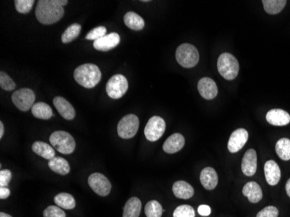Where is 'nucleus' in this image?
<instances>
[{
    "instance_id": "obj_2",
    "label": "nucleus",
    "mask_w": 290,
    "mask_h": 217,
    "mask_svg": "<svg viewBox=\"0 0 290 217\" xmlns=\"http://www.w3.org/2000/svg\"><path fill=\"white\" fill-rule=\"evenodd\" d=\"M102 74L96 65L85 64L80 65L74 72V78L77 83L85 88H93L98 84Z\"/></svg>"
},
{
    "instance_id": "obj_20",
    "label": "nucleus",
    "mask_w": 290,
    "mask_h": 217,
    "mask_svg": "<svg viewBox=\"0 0 290 217\" xmlns=\"http://www.w3.org/2000/svg\"><path fill=\"white\" fill-rule=\"evenodd\" d=\"M200 181L206 190H214L218 183V176L213 168L207 167L201 170Z\"/></svg>"
},
{
    "instance_id": "obj_27",
    "label": "nucleus",
    "mask_w": 290,
    "mask_h": 217,
    "mask_svg": "<svg viewBox=\"0 0 290 217\" xmlns=\"http://www.w3.org/2000/svg\"><path fill=\"white\" fill-rule=\"evenodd\" d=\"M55 204L58 207L65 210H72L76 207V201L72 195L68 193H60L54 197Z\"/></svg>"
},
{
    "instance_id": "obj_41",
    "label": "nucleus",
    "mask_w": 290,
    "mask_h": 217,
    "mask_svg": "<svg viewBox=\"0 0 290 217\" xmlns=\"http://www.w3.org/2000/svg\"><path fill=\"white\" fill-rule=\"evenodd\" d=\"M3 132H4V127H3V123L0 122V138H2L3 136Z\"/></svg>"
},
{
    "instance_id": "obj_34",
    "label": "nucleus",
    "mask_w": 290,
    "mask_h": 217,
    "mask_svg": "<svg viewBox=\"0 0 290 217\" xmlns=\"http://www.w3.org/2000/svg\"><path fill=\"white\" fill-rule=\"evenodd\" d=\"M194 209L190 205H181L175 210L173 217H194Z\"/></svg>"
},
{
    "instance_id": "obj_30",
    "label": "nucleus",
    "mask_w": 290,
    "mask_h": 217,
    "mask_svg": "<svg viewBox=\"0 0 290 217\" xmlns=\"http://www.w3.org/2000/svg\"><path fill=\"white\" fill-rule=\"evenodd\" d=\"M81 29L82 26L79 24H72V25H70L62 35V42L64 44H68L70 42L75 40L80 34Z\"/></svg>"
},
{
    "instance_id": "obj_42",
    "label": "nucleus",
    "mask_w": 290,
    "mask_h": 217,
    "mask_svg": "<svg viewBox=\"0 0 290 217\" xmlns=\"http://www.w3.org/2000/svg\"><path fill=\"white\" fill-rule=\"evenodd\" d=\"M286 191H287L288 196L290 197V178L286 183Z\"/></svg>"
},
{
    "instance_id": "obj_33",
    "label": "nucleus",
    "mask_w": 290,
    "mask_h": 217,
    "mask_svg": "<svg viewBox=\"0 0 290 217\" xmlns=\"http://www.w3.org/2000/svg\"><path fill=\"white\" fill-rule=\"evenodd\" d=\"M0 86L6 92H11L16 87V84L8 76V74H6L5 72H0Z\"/></svg>"
},
{
    "instance_id": "obj_5",
    "label": "nucleus",
    "mask_w": 290,
    "mask_h": 217,
    "mask_svg": "<svg viewBox=\"0 0 290 217\" xmlns=\"http://www.w3.org/2000/svg\"><path fill=\"white\" fill-rule=\"evenodd\" d=\"M50 142L51 146L62 154L69 155L75 150V140L71 134L63 130L52 133L50 136Z\"/></svg>"
},
{
    "instance_id": "obj_26",
    "label": "nucleus",
    "mask_w": 290,
    "mask_h": 217,
    "mask_svg": "<svg viewBox=\"0 0 290 217\" xmlns=\"http://www.w3.org/2000/svg\"><path fill=\"white\" fill-rule=\"evenodd\" d=\"M31 113L35 117L43 120H48L51 118L53 115V112L51 107L45 103L39 102L35 104L31 108Z\"/></svg>"
},
{
    "instance_id": "obj_7",
    "label": "nucleus",
    "mask_w": 290,
    "mask_h": 217,
    "mask_svg": "<svg viewBox=\"0 0 290 217\" xmlns=\"http://www.w3.org/2000/svg\"><path fill=\"white\" fill-rule=\"evenodd\" d=\"M129 88L128 81L123 75H114L106 85V92L110 99H119L123 97Z\"/></svg>"
},
{
    "instance_id": "obj_37",
    "label": "nucleus",
    "mask_w": 290,
    "mask_h": 217,
    "mask_svg": "<svg viewBox=\"0 0 290 217\" xmlns=\"http://www.w3.org/2000/svg\"><path fill=\"white\" fill-rule=\"evenodd\" d=\"M279 211L274 206H268L260 211L256 217H278Z\"/></svg>"
},
{
    "instance_id": "obj_17",
    "label": "nucleus",
    "mask_w": 290,
    "mask_h": 217,
    "mask_svg": "<svg viewBox=\"0 0 290 217\" xmlns=\"http://www.w3.org/2000/svg\"><path fill=\"white\" fill-rule=\"evenodd\" d=\"M53 105L58 113L66 120H72L75 117V109L73 106L62 97H56L53 99Z\"/></svg>"
},
{
    "instance_id": "obj_29",
    "label": "nucleus",
    "mask_w": 290,
    "mask_h": 217,
    "mask_svg": "<svg viewBox=\"0 0 290 217\" xmlns=\"http://www.w3.org/2000/svg\"><path fill=\"white\" fill-rule=\"evenodd\" d=\"M276 151L281 159L284 161L290 160V140L282 138L276 145Z\"/></svg>"
},
{
    "instance_id": "obj_3",
    "label": "nucleus",
    "mask_w": 290,
    "mask_h": 217,
    "mask_svg": "<svg viewBox=\"0 0 290 217\" xmlns=\"http://www.w3.org/2000/svg\"><path fill=\"white\" fill-rule=\"evenodd\" d=\"M217 69L222 78L227 80H233L239 72V63L232 54L225 52L219 57Z\"/></svg>"
},
{
    "instance_id": "obj_4",
    "label": "nucleus",
    "mask_w": 290,
    "mask_h": 217,
    "mask_svg": "<svg viewBox=\"0 0 290 217\" xmlns=\"http://www.w3.org/2000/svg\"><path fill=\"white\" fill-rule=\"evenodd\" d=\"M176 58L178 64L185 68H192L199 62V52L193 44H183L176 51Z\"/></svg>"
},
{
    "instance_id": "obj_24",
    "label": "nucleus",
    "mask_w": 290,
    "mask_h": 217,
    "mask_svg": "<svg viewBox=\"0 0 290 217\" xmlns=\"http://www.w3.org/2000/svg\"><path fill=\"white\" fill-rule=\"evenodd\" d=\"M123 21L127 27L134 31H141L142 29H144L145 25L144 18L133 11L127 12L123 17Z\"/></svg>"
},
{
    "instance_id": "obj_25",
    "label": "nucleus",
    "mask_w": 290,
    "mask_h": 217,
    "mask_svg": "<svg viewBox=\"0 0 290 217\" xmlns=\"http://www.w3.org/2000/svg\"><path fill=\"white\" fill-rule=\"evenodd\" d=\"M32 150H33V152L36 153L38 156H42L43 158L49 160V161L52 159V158H54L55 156H56L53 147H51V145H49V144L44 143V142H40V141L35 142L33 143Z\"/></svg>"
},
{
    "instance_id": "obj_10",
    "label": "nucleus",
    "mask_w": 290,
    "mask_h": 217,
    "mask_svg": "<svg viewBox=\"0 0 290 217\" xmlns=\"http://www.w3.org/2000/svg\"><path fill=\"white\" fill-rule=\"evenodd\" d=\"M89 186L100 197H106L111 190V184L102 174L93 173L88 178Z\"/></svg>"
},
{
    "instance_id": "obj_1",
    "label": "nucleus",
    "mask_w": 290,
    "mask_h": 217,
    "mask_svg": "<svg viewBox=\"0 0 290 217\" xmlns=\"http://www.w3.org/2000/svg\"><path fill=\"white\" fill-rule=\"evenodd\" d=\"M36 17L43 24H52L60 20L65 10L58 0H39L36 7Z\"/></svg>"
},
{
    "instance_id": "obj_23",
    "label": "nucleus",
    "mask_w": 290,
    "mask_h": 217,
    "mask_svg": "<svg viewBox=\"0 0 290 217\" xmlns=\"http://www.w3.org/2000/svg\"><path fill=\"white\" fill-rule=\"evenodd\" d=\"M142 210V203L137 197H131L127 201L123 208V217H139Z\"/></svg>"
},
{
    "instance_id": "obj_21",
    "label": "nucleus",
    "mask_w": 290,
    "mask_h": 217,
    "mask_svg": "<svg viewBox=\"0 0 290 217\" xmlns=\"http://www.w3.org/2000/svg\"><path fill=\"white\" fill-rule=\"evenodd\" d=\"M173 193L176 197L180 199H190L194 196V189L190 183L185 181L176 182L172 188Z\"/></svg>"
},
{
    "instance_id": "obj_15",
    "label": "nucleus",
    "mask_w": 290,
    "mask_h": 217,
    "mask_svg": "<svg viewBox=\"0 0 290 217\" xmlns=\"http://www.w3.org/2000/svg\"><path fill=\"white\" fill-rule=\"evenodd\" d=\"M267 121L275 126H285L290 122V115L281 108H273L267 113Z\"/></svg>"
},
{
    "instance_id": "obj_22",
    "label": "nucleus",
    "mask_w": 290,
    "mask_h": 217,
    "mask_svg": "<svg viewBox=\"0 0 290 217\" xmlns=\"http://www.w3.org/2000/svg\"><path fill=\"white\" fill-rule=\"evenodd\" d=\"M48 166L53 172L59 174L61 176L68 175L71 170L68 162L60 156H55L54 158L50 160Z\"/></svg>"
},
{
    "instance_id": "obj_18",
    "label": "nucleus",
    "mask_w": 290,
    "mask_h": 217,
    "mask_svg": "<svg viewBox=\"0 0 290 217\" xmlns=\"http://www.w3.org/2000/svg\"><path fill=\"white\" fill-rule=\"evenodd\" d=\"M264 173H265L267 183L271 186H275L279 183L281 179L280 168L273 160H270L265 163Z\"/></svg>"
},
{
    "instance_id": "obj_32",
    "label": "nucleus",
    "mask_w": 290,
    "mask_h": 217,
    "mask_svg": "<svg viewBox=\"0 0 290 217\" xmlns=\"http://www.w3.org/2000/svg\"><path fill=\"white\" fill-rule=\"evenodd\" d=\"M14 3L19 13L26 14L31 11L35 2L34 0H15Z\"/></svg>"
},
{
    "instance_id": "obj_31",
    "label": "nucleus",
    "mask_w": 290,
    "mask_h": 217,
    "mask_svg": "<svg viewBox=\"0 0 290 217\" xmlns=\"http://www.w3.org/2000/svg\"><path fill=\"white\" fill-rule=\"evenodd\" d=\"M163 212V207L157 201H150L145 206V215L147 217H161Z\"/></svg>"
},
{
    "instance_id": "obj_28",
    "label": "nucleus",
    "mask_w": 290,
    "mask_h": 217,
    "mask_svg": "<svg viewBox=\"0 0 290 217\" xmlns=\"http://www.w3.org/2000/svg\"><path fill=\"white\" fill-rule=\"evenodd\" d=\"M287 3L286 0H263L264 10L269 14H277L282 11Z\"/></svg>"
},
{
    "instance_id": "obj_9",
    "label": "nucleus",
    "mask_w": 290,
    "mask_h": 217,
    "mask_svg": "<svg viewBox=\"0 0 290 217\" xmlns=\"http://www.w3.org/2000/svg\"><path fill=\"white\" fill-rule=\"evenodd\" d=\"M166 123L164 119L158 115L152 116L147 122L144 128V135L150 142H156L165 132Z\"/></svg>"
},
{
    "instance_id": "obj_13",
    "label": "nucleus",
    "mask_w": 290,
    "mask_h": 217,
    "mask_svg": "<svg viewBox=\"0 0 290 217\" xmlns=\"http://www.w3.org/2000/svg\"><path fill=\"white\" fill-rule=\"evenodd\" d=\"M120 43V36L116 32H111L104 37L94 41L93 47L100 51H109L116 47Z\"/></svg>"
},
{
    "instance_id": "obj_8",
    "label": "nucleus",
    "mask_w": 290,
    "mask_h": 217,
    "mask_svg": "<svg viewBox=\"0 0 290 217\" xmlns=\"http://www.w3.org/2000/svg\"><path fill=\"white\" fill-rule=\"evenodd\" d=\"M11 100L19 110L27 111L34 106L35 93L31 89H20L14 92Z\"/></svg>"
},
{
    "instance_id": "obj_35",
    "label": "nucleus",
    "mask_w": 290,
    "mask_h": 217,
    "mask_svg": "<svg viewBox=\"0 0 290 217\" xmlns=\"http://www.w3.org/2000/svg\"><path fill=\"white\" fill-rule=\"evenodd\" d=\"M106 28L104 26H98V27L94 28L93 30L90 31L88 34L86 35V38L88 40L96 41L101 37H104L106 35Z\"/></svg>"
},
{
    "instance_id": "obj_36",
    "label": "nucleus",
    "mask_w": 290,
    "mask_h": 217,
    "mask_svg": "<svg viewBox=\"0 0 290 217\" xmlns=\"http://www.w3.org/2000/svg\"><path fill=\"white\" fill-rule=\"evenodd\" d=\"M44 217H66V215L58 206H49L44 211Z\"/></svg>"
},
{
    "instance_id": "obj_6",
    "label": "nucleus",
    "mask_w": 290,
    "mask_h": 217,
    "mask_svg": "<svg viewBox=\"0 0 290 217\" xmlns=\"http://www.w3.org/2000/svg\"><path fill=\"white\" fill-rule=\"evenodd\" d=\"M139 128V119L133 114L123 116L117 125V134L121 138L130 139L136 136Z\"/></svg>"
},
{
    "instance_id": "obj_11",
    "label": "nucleus",
    "mask_w": 290,
    "mask_h": 217,
    "mask_svg": "<svg viewBox=\"0 0 290 217\" xmlns=\"http://www.w3.org/2000/svg\"><path fill=\"white\" fill-rule=\"evenodd\" d=\"M249 139V133L245 129L235 130L229 137L228 149L229 152L236 153L243 148Z\"/></svg>"
},
{
    "instance_id": "obj_14",
    "label": "nucleus",
    "mask_w": 290,
    "mask_h": 217,
    "mask_svg": "<svg viewBox=\"0 0 290 217\" xmlns=\"http://www.w3.org/2000/svg\"><path fill=\"white\" fill-rule=\"evenodd\" d=\"M257 169V155L255 149H248L246 151L242 162V170L247 177H252Z\"/></svg>"
},
{
    "instance_id": "obj_16",
    "label": "nucleus",
    "mask_w": 290,
    "mask_h": 217,
    "mask_svg": "<svg viewBox=\"0 0 290 217\" xmlns=\"http://www.w3.org/2000/svg\"><path fill=\"white\" fill-rule=\"evenodd\" d=\"M185 143V139L184 136L179 133H175L170 137H168V139L164 142L163 149L164 152L168 154H174L180 151L184 148Z\"/></svg>"
},
{
    "instance_id": "obj_19",
    "label": "nucleus",
    "mask_w": 290,
    "mask_h": 217,
    "mask_svg": "<svg viewBox=\"0 0 290 217\" xmlns=\"http://www.w3.org/2000/svg\"><path fill=\"white\" fill-rule=\"evenodd\" d=\"M242 194L249 199L250 203L257 204L263 199V190L259 184L256 182H249L246 183L242 189Z\"/></svg>"
},
{
    "instance_id": "obj_38",
    "label": "nucleus",
    "mask_w": 290,
    "mask_h": 217,
    "mask_svg": "<svg viewBox=\"0 0 290 217\" xmlns=\"http://www.w3.org/2000/svg\"><path fill=\"white\" fill-rule=\"evenodd\" d=\"M12 174L9 170H2L0 171V187H7L10 183Z\"/></svg>"
},
{
    "instance_id": "obj_39",
    "label": "nucleus",
    "mask_w": 290,
    "mask_h": 217,
    "mask_svg": "<svg viewBox=\"0 0 290 217\" xmlns=\"http://www.w3.org/2000/svg\"><path fill=\"white\" fill-rule=\"evenodd\" d=\"M198 213L202 217H208L211 213V210L208 205H201L198 207Z\"/></svg>"
},
{
    "instance_id": "obj_40",
    "label": "nucleus",
    "mask_w": 290,
    "mask_h": 217,
    "mask_svg": "<svg viewBox=\"0 0 290 217\" xmlns=\"http://www.w3.org/2000/svg\"><path fill=\"white\" fill-rule=\"evenodd\" d=\"M10 191L7 187H1L0 188V198L6 199L10 196Z\"/></svg>"
},
{
    "instance_id": "obj_43",
    "label": "nucleus",
    "mask_w": 290,
    "mask_h": 217,
    "mask_svg": "<svg viewBox=\"0 0 290 217\" xmlns=\"http://www.w3.org/2000/svg\"><path fill=\"white\" fill-rule=\"evenodd\" d=\"M0 217H10V215L5 214V213H3V212H1V213H0Z\"/></svg>"
},
{
    "instance_id": "obj_12",
    "label": "nucleus",
    "mask_w": 290,
    "mask_h": 217,
    "mask_svg": "<svg viewBox=\"0 0 290 217\" xmlns=\"http://www.w3.org/2000/svg\"><path fill=\"white\" fill-rule=\"evenodd\" d=\"M198 92L203 99L211 100L218 93V88L215 82L209 78H202L198 82Z\"/></svg>"
}]
</instances>
